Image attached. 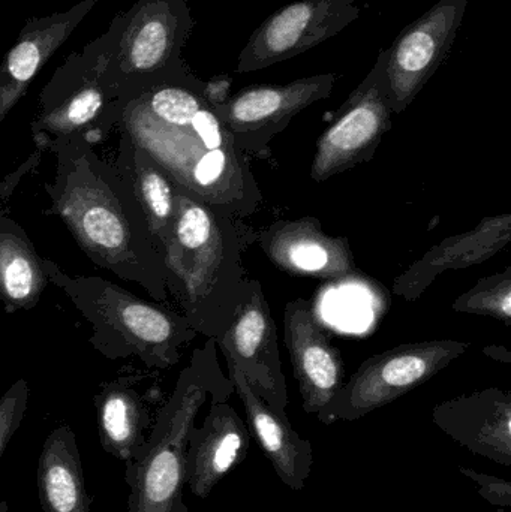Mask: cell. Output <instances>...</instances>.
Instances as JSON below:
<instances>
[{
	"mask_svg": "<svg viewBox=\"0 0 511 512\" xmlns=\"http://www.w3.org/2000/svg\"><path fill=\"white\" fill-rule=\"evenodd\" d=\"M225 358V357H224ZM228 378L239 396L248 417V429L266 459L272 463L282 484L300 492L305 489L314 465L311 442L303 439L291 426L287 412H278L246 381L239 367L225 358Z\"/></svg>",
	"mask_w": 511,
	"mask_h": 512,
	"instance_id": "16",
	"label": "cell"
},
{
	"mask_svg": "<svg viewBox=\"0 0 511 512\" xmlns=\"http://www.w3.org/2000/svg\"><path fill=\"white\" fill-rule=\"evenodd\" d=\"M284 331L303 411L323 421L345 384L341 352L330 343L314 310L303 298L285 304Z\"/></svg>",
	"mask_w": 511,
	"mask_h": 512,
	"instance_id": "12",
	"label": "cell"
},
{
	"mask_svg": "<svg viewBox=\"0 0 511 512\" xmlns=\"http://www.w3.org/2000/svg\"><path fill=\"white\" fill-rule=\"evenodd\" d=\"M252 435L228 402H212L203 426L192 427L186 453V486L192 495L207 499L251 448Z\"/></svg>",
	"mask_w": 511,
	"mask_h": 512,
	"instance_id": "15",
	"label": "cell"
},
{
	"mask_svg": "<svg viewBox=\"0 0 511 512\" xmlns=\"http://www.w3.org/2000/svg\"><path fill=\"white\" fill-rule=\"evenodd\" d=\"M359 15V0H297L282 6L252 33L236 71H263L293 59L339 35Z\"/></svg>",
	"mask_w": 511,
	"mask_h": 512,
	"instance_id": "9",
	"label": "cell"
},
{
	"mask_svg": "<svg viewBox=\"0 0 511 512\" xmlns=\"http://www.w3.org/2000/svg\"><path fill=\"white\" fill-rule=\"evenodd\" d=\"M470 343L443 339L405 343L360 364L327 409L321 423L356 421L431 381L467 354Z\"/></svg>",
	"mask_w": 511,
	"mask_h": 512,
	"instance_id": "6",
	"label": "cell"
},
{
	"mask_svg": "<svg viewBox=\"0 0 511 512\" xmlns=\"http://www.w3.org/2000/svg\"><path fill=\"white\" fill-rule=\"evenodd\" d=\"M338 75H312L285 84H257L239 90L216 111L231 134L239 137L254 158H270V141L291 120L315 102L332 96Z\"/></svg>",
	"mask_w": 511,
	"mask_h": 512,
	"instance_id": "11",
	"label": "cell"
},
{
	"mask_svg": "<svg viewBox=\"0 0 511 512\" xmlns=\"http://www.w3.org/2000/svg\"><path fill=\"white\" fill-rule=\"evenodd\" d=\"M215 343L239 367L255 393L275 411L285 412L288 391L278 333L260 280L249 277L230 324Z\"/></svg>",
	"mask_w": 511,
	"mask_h": 512,
	"instance_id": "10",
	"label": "cell"
},
{
	"mask_svg": "<svg viewBox=\"0 0 511 512\" xmlns=\"http://www.w3.org/2000/svg\"><path fill=\"white\" fill-rule=\"evenodd\" d=\"M125 122L132 143L195 200L242 219L260 210L254 153L228 131L204 90L168 107L132 110Z\"/></svg>",
	"mask_w": 511,
	"mask_h": 512,
	"instance_id": "2",
	"label": "cell"
},
{
	"mask_svg": "<svg viewBox=\"0 0 511 512\" xmlns=\"http://www.w3.org/2000/svg\"><path fill=\"white\" fill-rule=\"evenodd\" d=\"M386 50L368 77L348 96L329 128L320 135L312 159V180L326 182L372 159L384 135L392 129L393 111L384 83Z\"/></svg>",
	"mask_w": 511,
	"mask_h": 512,
	"instance_id": "7",
	"label": "cell"
},
{
	"mask_svg": "<svg viewBox=\"0 0 511 512\" xmlns=\"http://www.w3.org/2000/svg\"><path fill=\"white\" fill-rule=\"evenodd\" d=\"M39 504L44 512H90L83 465L74 430L63 424L45 439L38 460Z\"/></svg>",
	"mask_w": 511,
	"mask_h": 512,
	"instance_id": "19",
	"label": "cell"
},
{
	"mask_svg": "<svg viewBox=\"0 0 511 512\" xmlns=\"http://www.w3.org/2000/svg\"><path fill=\"white\" fill-rule=\"evenodd\" d=\"M44 150L36 149L32 155L27 156L12 173L6 174L0 182V219L6 216V203L9 198L17 191L18 185L23 182L24 177L29 176L30 173L38 168L39 162L42 159Z\"/></svg>",
	"mask_w": 511,
	"mask_h": 512,
	"instance_id": "27",
	"label": "cell"
},
{
	"mask_svg": "<svg viewBox=\"0 0 511 512\" xmlns=\"http://www.w3.org/2000/svg\"><path fill=\"white\" fill-rule=\"evenodd\" d=\"M174 45V20L153 18L147 21L131 48V60L140 71H150L164 62Z\"/></svg>",
	"mask_w": 511,
	"mask_h": 512,
	"instance_id": "23",
	"label": "cell"
},
{
	"mask_svg": "<svg viewBox=\"0 0 511 512\" xmlns=\"http://www.w3.org/2000/svg\"><path fill=\"white\" fill-rule=\"evenodd\" d=\"M98 435L105 453L120 462L134 459L152 430V417L134 378H117L95 396Z\"/></svg>",
	"mask_w": 511,
	"mask_h": 512,
	"instance_id": "18",
	"label": "cell"
},
{
	"mask_svg": "<svg viewBox=\"0 0 511 512\" xmlns=\"http://www.w3.org/2000/svg\"><path fill=\"white\" fill-rule=\"evenodd\" d=\"M432 423L476 456L511 466V393L486 388L435 405Z\"/></svg>",
	"mask_w": 511,
	"mask_h": 512,
	"instance_id": "14",
	"label": "cell"
},
{
	"mask_svg": "<svg viewBox=\"0 0 511 512\" xmlns=\"http://www.w3.org/2000/svg\"><path fill=\"white\" fill-rule=\"evenodd\" d=\"M44 268L48 283L89 322L90 345L110 360L135 357L152 369H170L198 336L182 313L149 303L111 280L71 276L48 258Z\"/></svg>",
	"mask_w": 511,
	"mask_h": 512,
	"instance_id": "5",
	"label": "cell"
},
{
	"mask_svg": "<svg viewBox=\"0 0 511 512\" xmlns=\"http://www.w3.org/2000/svg\"><path fill=\"white\" fill-rule=\"evenodd\" d=\"M459 472L468 480L473 481L477 486V492L489 504L497 507L498 510L510 512L511 508V484L509 481L494 475L482 474L476 469L459 466Z\"/></svg>",
	"mask_w": 511,
	"mask_h": 512,
	"instance_id": "25",
	"label": "cell"
},
{
	"mask_svg": "<svg viewBox=\"0 0 511 512\" xmlns=\"http://www.w3.org/2000/svg\"><path fill=\"white\" fill-rule=\"evenodd\" d=\"M50 285L44 256L14 219H0V303L6 313L32 310Z\"/></svg>",
	"mask_w": 511,
	"mask_h": 512,
	"instance_id": "21",
	"label": "cell"
},
{
	"mask_svg": "<svg viewBox=\"0 0 511 512\" xmlns=\"http://www.w3.org/2000/svg\"><path fill=\"white\" fill-rule=\"evenodd\" d=\"M255 243L279 270L294 276L345 280L359 274L348 240L329 236L312 216L275 222L258 231Z\"/></svg>",
	"mask_w": 511,
	"mask_h": 512,
	"instance_id": "13",
	"label": "cell"
},
{
	"mask_svg": "<svg viewBox=\"0 0 511 512\" xmlns=\"http://www.w3.org/2000/svg\"><path fill=\"white\" fill-rule=\"evenodd\" d=\"M39 63V50L33 42H23L11 51L8 69L18 83H27L35 75Z\"/></svg>",
	"mask_w": 511,
	"mask_h": 512,
	"instance_id": "26",
	"label": "cell"
},
{
	"mask_svg": "<svg viewBox=\"0 0 511 512\" xmlns=\"http://www.w3.org/2000/svg\"><path fill=\"white\" fill-rule=\"evenodd\" d=\"M29 403V384L18 379L0 397V459L23 423Z\"/></svg>",
	"mask_w": 511,
	"mask_h": 512,
	"instance_id": "24",
	"label": "cell"
},
{
	"mask_svg": "<svg viewBox=\"0 0 511 512\" xmlns=\"http://www.w3.org/2000/svg\"><path fill=\"white\" fill-rule=\"evenodd\" d=\"M0 512H9L8 504L5 501H0Z\"/></svg>",
	"mask_w": 511,
	"mask_h": 512,
	"instance_id": "28",
	"label": "cell"
},
{
	"mask_svg": "<svg viewBox=\"0 0 511 512\" xmlns=\"http://www.w3.org/2000/svg\"><path fill=\"white\" fill-rule=\"evenodd\" d=\"M511 242V215L486 216L474 230L447 237L414 261L393 282V294L405 301L419 300L438 276L483 264Z\"/></svg>",
	"mask_w": 511,
	"mask_h": 512,
	"instance_id": "17",
	"label": "cell"
},
{
	"mask_svg": "<svg viewBox=\"0 0 511 512\" xmlns=\"http://www.w3.org/2000/svg\"><path fill=\"white\" fill-rule=\"evenodd\" d=\"M452 309L453 312L468 315L491 316L510 327L511 267L480 280L476 286L456 298Z\"/></svg>",
	"mask_w": 511,
	"mask_h": 512,
	"instance_id": "22",
	"label": "cell"
},
{
	"mask_svg": "<svg viewBox=\"0 0 511 512\" xmlns=\"http://www.w3.org/2000/svg\"><path fill=\"white\" fill-rule=\"evenodd\" d=\"M257 233L245 219L207 206L176 186V212L161 258L170 297L198 336L216 340L248 282L243 264Z\"/></svg>",
	"mask_w": 511,
	"mask_h": 512,
	"instance_id": "3",
	"label": "cell"
},
{
	"mask_svg": "<svg viewBox=\"0 0 511 512\" xmlns=\"http://www.w3.org/2000/svg\"><path fill=\"white\" fill-rule=\"evenodd\" d=\"M113 162L117 170L131 183L146 218L153 245L161 256L173 227L176 185L146 152L132 143L126 134L120 141L119 153Z\"/></svg>",
	"mask_w": 511,
	"mask_h": 512,
	"instance_id": "20",
	"label": "cell"
},
{
	"mask_svg": "<svg viewBox=\"0 0 511 512\" xmlns=\"http://www.w3.org/2000/svg\"><path fill=\"white\" fill-rule=\"evenodd\" d=\"M47 150L54 153L56 171L44 183L50 201L45 213L63 222L93 264L167 303V270L129 180L81 135L56 141Z\"/></svg>",
	"mask_w": 511,
	"mask_h": 512,
	"instance_id": "1",
	"label": "cell"
},
{
	"mask_svg": "<svg viewBox=\"0 0 511 512\" xmlns=\"http://www.w3.org/2000/svg\"><path fill=\"white\" fill-rule=\"evenodd\" d=\"M215 340L195 349L168 402L134 459L126 462L128 512H189L183 501L189 432L207 399L228 402L234 394L216 355Z\"/></svg>",
	"mask_w": 511,
	"mask_h": 512,
	"instance_id": "4",
	"label": "cell"
},
{
	"mask_svg": "<svg viewBox=\"0 0 511 512\" xmlns=\"http://www.w3.org/2000/svg\"><path fill=\"white\" fill-rule=\"evenodd\" d=\"M468 0H440L386 48L384 83L393 114H402L449 56Z\"/></svg>",
	"mask_w": 511,
	"mask_h": 512,
	"instance_id": "8",
	"label": "cell"
}]
</instances>
